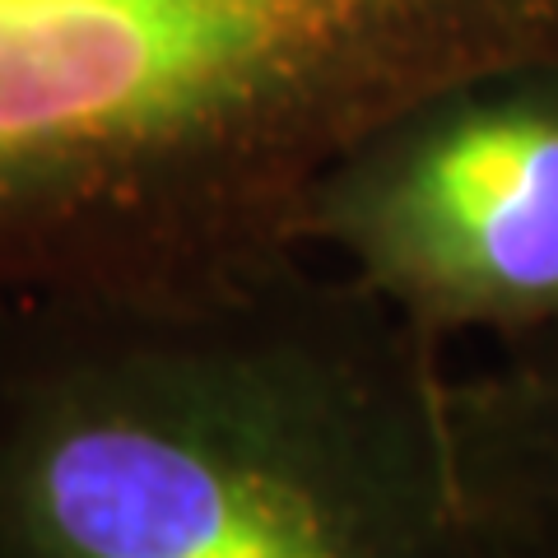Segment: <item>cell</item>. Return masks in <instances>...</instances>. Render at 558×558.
<instances>
[{
	"mask_svg": "<svg viewBox=\"0 0 558 558\" xmlns=\"http://www.w3.org/2000/svg\"><path fill=\"white\" fill-rule=\"evenodd\" d=\"M451 381L312 252L0 303V558H484Z\"/></svg>",
	"mask_w": 558,
	"mask_h": 558,
	"instance_id": "6da1fadb",
	"label": "cell"
},
{
	"mask_svg": "<svg viewBox=\"0 0 558 558\" xmlns=\"http://www.w3.org/2000/svg\"><path fill=\"white\" fill-rule=\"evenodd\" d=\"M526 57H558V0H0V303L307 252L363 131Z\"/></svg>",
	"mask_w": 558,
	"mask_h": 558,
	"instance_id": "7a4b0ae2",
	"label": "cell"
},
{
	"mask_svg": "<svg viewBox=\"0 0 558 558\" xmlns=\"http://www.w3.org/2000/svg\"><path fill=\"white\" fill-rule=\"evenodd\" d=\"M303 247L438 344L558 330V57L400 102L317 178Z\"/></svg>",
	"mask_w": 558,
	"mask_h": 558,
	"instance_id": "3957f363",
	"label": "cell"
},
{
	"mask_svg": "<svg viewBox=\"0 0 558 558\" xmlns=\"http://www.w3.org/2000/svg\"><path fill=\"white\" fill-rule=\"evenodd\" d=\"M461 484L484 558H558V330L451 381Z\"/></svg>",
	"mask_w": 558,
	"mask_h": 558,
	"instance_id": "277c9868",
	"label": "cell"
}]
</instances>
